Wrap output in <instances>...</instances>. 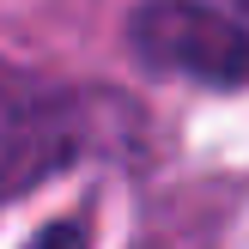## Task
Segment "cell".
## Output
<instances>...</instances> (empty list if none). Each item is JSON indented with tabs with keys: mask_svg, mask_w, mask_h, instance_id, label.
<instances>
[{
	"mask_svg": "<svg viewBox=\"0 0 249 249\" xmlns=\"http://www.w3.org/2000/svg\"><path fill=\"white\" fill-rule=\"evenodd\" d=\"M146 67L195 85H243L249 79V31L207 0H146L128 24Z\"/></svg>",
	"mask_w": 249,
	"mask_h": 249,
	"instance_id": "6da1fadb",
	"label": "cell"
},
{
	"mask_svg": "<svg viewBox=\"0 0 249 249\" xmlns=\"http://www.w3.org/2000/svg\"><path fill=\"white\" fill-rule=\"evenodd\" d=\"M61 158H67V134H61L55 109L36 104V97L0 91V189H18V182L43 177Z\"/></svg>",
	"mask_w": 249,
	"mask_h": 249,
	"instance_id": "7a4b0ae2",
	"label": "cell"
},
{
	"mask_svg": "<svg viewBox=\"0 0 249 249\" xmlns=\"http://www.w3.org/2000/svg\"><path fill=\"white\" fill-rule=\"evenodd\" d=\"M243 6H249V0H243Z\"/></svg>",
	"mask_w": 249,
	"mask_h": 249,
	"instance_id": "3957f363",
	"label": "cell"
}]
</instances>
